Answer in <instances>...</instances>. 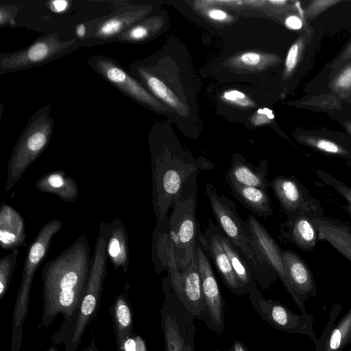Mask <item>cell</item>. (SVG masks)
I'll return each instance as SVG.
<instances>
[{
  "label": "cell",
  "mask_w": 351,
  "mask_h": 351,
  "mask_svg": "<svg viewBox=\"0 0 351 351\" xmlns=\"http://www.w3.org/2000/svg\"><path fill=\"white\" fill-rule=\"evenodd\" d=\"M90 252L88 241L83 234L44 265L43 325L51 324L60 313L69 319L80 307L92 264Z\"/></svg>",
  "instance_id": "1"
},
{
  "label": "cell",
  "mask_w": 351,
  "mask_h": 351,
  "mask_svg": "<svg viewBox=\"0 0 351 351\" xmlns=\"http://www.w3.org/2000/svg\"><path fill=\"white\" fill-rule=\"evenodd\" d=\"M199 172L189 179L170 216L157 223L153 232L152 249L172 252L180 269L186 267L195 257L199 239L195 215L196 180Z\"/></svg>",
  "instance_id": "2"
},
{
  "label": "cell",
  "mask_w": 351,
  "mask_h": 351,
  "mask_svg": "<svg viewBox=\"0 0 351 351\" xmlns=\"http://www.w3.org/2000/svg\"><path fill=\"white\" fill-rule=\"evenodd\" d=\"M51 108V104H46L32 116L13 147L8 164L5 193L48 146L54 126V119L50 115Z\"/></svg>",
  "instance_id": "3"
},
{
  "label": "cell",
  "mask_w": 351,
  "mask_h": 351,
  "mask_svg": "<svg viewBox=\"0 0 351 351\" xmlns=\"http://www.w3.org/2000/svg\"><path fill=\"white\" fill-rule=\"evenodd\" d=\"M62 221L53 218L45 223L29 247L22 271L13 311L11 351H19L23 325L28 312L29 294L35 273L45 258L53 237L60 231Z\"/></svg>",
  "instance_id": "4"
},
{
  "label": "cell",
  "mask_w": 351,
  "mask_h": 351,
  "mask_svg": "<svg viewBox=\"0 0 351 351\" xmlns=\"http://www.w3.org/2000/svg\"><path fill=\"white\" fill-rule=\"evenodd\" d=\"M244 226L255 260L268 285H270L277 277H280L302 313L306 314L304 304L299 301L290 285L283 261L282 250L253 215H248L244 221Z\"/></svg>",
  "instance_id": "5"
},
{
  "label": "cell",
  "mask_w": 351,
  "mask_h": 351,
  "mask_svg": "<svg viewBox=\"0 0 351 351\" xmlns=\"http://www.w3.org/2000/svg\"><path fill=\"white\" fill-rule=\"evenodd\" d=\"M205 189L218 226L230 241L243 253L256 281L262 288H267L269 285L255 260L244 221L237 212L235 204L225 195L219 194L212 184L206 183Z\"/></svg>",
  "instance_id": "6"
},
{
  "label": "cell",
  "mask_w": 351,
  "mask_h": 351,
  "mask_svg": "<svg viewBox=\"0 0 351 351\" xmlns=\"http://www.w3.org/2000/svg\"><path fill=\"white\" fill-rule=\"evenodd\" d=\"M109 235L110 223L103 221L99 226L86 290L71 338V346L74 349L77 348L85 328L99 302L106 276V247Z\"/></svg>",
  "instance_id": "7"
},
{
  "label": "cell",
  "mask_w": 351,
  "mask_h": 351,
  "mask_svg": "<svg viewBox=\"0 0 351 351\" xmlns=\"http://www.w3.org/2000/svg\"><path fill=\"white\" fill-rule=\"evenodd\" d=\"M76 38L60 40L57 34L45 35L19 51L0 54V74L16 72L55 60L79 47Z\"/></svg>",
  "instance_id": "8"
},
{
  "label": "cell",
  "mask_w": 351,
  "mask_h": 351,
  "mask_svg": "<svg viewBox=\"0 0 351 351\" xmlns=\"http://www.w3.org/2000/svg\"><path fill=\"white\" fill-rule=\"evenodd\" d=\"M87 62L94 71L130 99L154 110H165L159 101L116 60L94 55L88 58Z\"/></svg>",
  "instance_id": "9"
},
{
  "label": "cell",
  "mask_w": 351,
  "mask_h": 351,
  "mask_svg": "<svg viewBox=\"0 0 351 351\" xmlns=\"http://www.w3.org/2000/svg\"><path fill=\"white\" fill-rule=\"evenodd\" d=\"M250 300L263 319L277 330L308 336L317 341L313 330L314 317L308 314H296L282 303L265 299L257 287L249 293Z\"/></svg>",
  "instance_id": "10"
},
{
  "label": "cell",
  "mask_w": 351,
  "mask_h": 351,
  "mask_svg": "<svg viewBox=\"0 0 351 351\" xmlns=\"http://www.w3.org/2000/svg\"><path fill=\"white\" fill-rule=\"evenodd\" d=\"M176 298L174 291H168L162 310L165 351H195V317L183 305L176 307Z\"/></svg>",
  "instance_id": "11"
},
{
  "label": "cell",
  "mask_w": 351,
  "mask_h": 351,
  "mask_svg": "<svg viewBox=\"0 0 351 351\" xmlns=\"http://www.w3.org/2000/svg\"><path fill=\"white\" fill-rule=\"evenodd\" d=\"M171 287L184 307L195 317L210 327L196 257L181 270L169 274Z\"/></svg>",
  "instance_id": "12"
},
{
  "label": "cell",
  "mask_w": 351,
  "mask_h": 351,
  "mask_svg": "<svg viewBox=\"0 0 351 351\" xmlns=\"http://www.w3.org/2000/svg\"><path fill=\"white\" fill-rule=\"evenodd\" d=\"M271 188L285 215L305 213L313 216H322L319 202L311 196L295 177L278 176L271 182Z\"/></svg>",
  "instance_id": "13"
},
{
  "label": "cell",
  "mask_w": 351,
  "mask_h": 351,
  "mask_svg": "<svg viewBox=\"0 0 351 351\" xmlns=\"http://www.w3.org/2000/svg\"><path fill=\"white\" fill-rule=\"evenodd\" d=\"M147 12V9L126 10L86 22L88 34L86 39L82 42V45L91 47L113 43L116 38L143 19Z\"/></svg>",
  "instance_id": "14"
},
{
  "label": "cell",
  "mask_w": 351,
  "mask_h": 351,
  "mask_svg": "<svg viewBox=\"0 0 351 351\" xmlns=\"http://www.w3.org/2000/svg\"><path fill=\"white\" fill-rule=\"evenodd\" d=\"M195 257L210 320L209 328L218 335H222L224 330L223 298L208 254L199 241L196 247Z\"/></svg>",
  "instance_id": "15"
},
{
  "label": "cell",
  "mask_w": 351,
  "mask_h": 351,
  "mask_svg": "<svg viewBox=\"0 0 351 351\" xmlns=\"http://www.w3.org/2000/svg\"><path fill=\"white\" fill-rule=\"evenodd\" d=\"M198 241L207 254L212 258L219 275L230 291L237 295L245 294L221 244L218 224L215 225L209 219L208 226L199 234Z\"/></svg>",
  "instance_id": "16"
},
{
  "label": "cell",
  "mask_w": 351,
  "mask_h": 351,
  "mask_svg": "<svg viewBox=\"0 0 351 351\" xmlns=\"http://www.w3.org/2000/svg\"><path fill=\"white\" fill-rule=\"evenodd\" d=\"M341 310V304H332L327 324L315 344V351H351V306L337 321Z\"/></svg>",
  "instance_id": "17"
},
{
  "label": "cell",
  "mask_w": 351,
  "mask_h": 351,
  "mask_svg": "<svg viewBox=\"0 0 351 351\" xmlns=\"http://www.w3.org/2000/svg\"><path fill=\"white\" fill-rule=\"evenodd\" d=\"M282 257L291 288L299 301L304 304L310 296L317 295L313 275L308 266L295 252L282 250Z\"/></svg>",
  "instance_id": "18"
},
{
  "label": "cell",
  "mask_w": 351,
  "mask_h": 351,
  "mask_svg": "<svg viewBox=\"0 0 351 351\" xmlns=\"http://www.w3.org/2000/svg\"><path fill=\"white\" fill-rule=\"evenodd\" d=\"M287 216V220L281 224L280 228L282 238L304 251L312 250L319 239L312 221L313 215L299 212Z\"/></svg>",
  "instance_id": "19"
},
{
  "label": "cell",
  "mask_w": 351,
  "mask_h": 351,
  "mask_svg": "<svg viewBox=\"0 0 351 351\" xmlns=\"http://www.w3.org/2000/svg\"><path fill=\"white\" fill-rule=\"evenodd\" d=\"M267 162L262 161L258 166L247 162L243 158L235 157L226 173L228 184L259 188L268 191L271 187L267 178Z\"/></svg>",
  "instance_id": "20"
},
{
  "label": "cell",
  "mask_w": 351,
  "mask_h": 351,
  "mask_svg": "<svg viewBox=\"0 0 351 351\" xmlns=\"http://www.w3.org/2000/svg\"><path fill=\"white\" fill-rule=\"evenodd\" d=\"M23 216L4 202L0 208V244L2 249L14 250L25 244L26 233Z\"/></svg>",
  "instance_id": "21"
},
{
  "label": "cell",
  "mask_w": 351,
  "mask_h": 351,
  "mask_svg": "<svg viewBox=\"0 0 351 351\" xmlns=\"http://www.w3.org/2000/svg\"><path fill=\"white\" fill-rule=\"evenodd\" d=\"M319 240L328 243L351 262V228L322 216L312 217Z\"/></svg>",
  "instance_id": "22"
},
{
  "label": "cell",
  "mask_w": 351,
  "mask_h": 351,
  "mask_svg": "<svg viewBox=\"0 0 351 351\" xmlns=\"http://www.w3.org/2000/svg\"><path fill=\"white\" fill-rule=\"evenodd\" d=\"M41 192L57 195L66 202H74L79 196V188L75 180L66 175L64 170L48 172L40 177L35 184Z\"/></svg>",
  "instance_id": "23"
},
{
  "label": "cell",
  "mask_w": 351,
  "mask_h": 351,
  "mask_svg": "<svg viewBox=\"0 0 351 351\" xmlns=\"http://www.w3.org/2000/svg\"><path fill=\"white\" fill-rule=\"evenodd\" d=\"M110 223V235L106 253L115 271L121 268L127 274L129 267L128 237L124 224L119 219Z\"/></svg>",
  "instance_id": "24"
},
{
  "label": "cell",
  "mask_w": 351,
  "mask_h": 351,
  "mask_svg": "<svg viewBox=\"0 0 351 351\" xmlns=\"http://www.w3.org/2000/svg\"><path fill=\"white\" fill-rule=\"evenodd\" d=\"M131 74L157 99H159L181 114L185 107L166 84L147 69L137 64L131 65Z\"/></svg>",
  "instance_id": "25"
},
{
  "label": "cell",
  "mask_w": 351,
  "mask_h": 351,
  "mask_svg": "<svg viewBox=\"0 0 351 351\" xmlns=\"http://www.w3.org/2000/svg\"><path fill=\"white\" fill-rule=\"evenodd\" d=\"M228 185L234 197L245 208L263 217L273 215L271 202L267 191L234 183H230Z\"/></svg>",
  "instance_id": "26"
},
{
  "label": "cell",
  "mask_w": 351,
  "mask_h": 351,
  "mask_svg": "<svg viewBox=\"0 0 351 351\" xmlns=\"http://www.w3.org/2000/svg\"><path fill=\"white\" fill-rule=\"evenodd\" d=\"M220 240L227 253L234 274L245 293L256 287V280L243 253L228 239L220 228Z\"/></svg>",
  "instance_id": "27"
},
{
  "label": "cell",
  "mask_w": 351,
  "mask_h": 351,
  "mask_svg": "<svg viewBox=\"0 0 351 351\" xmlns=\"http://www.w3.org/2000/svg\"><path fill=\"white\" fill-rule=\"evenodd\" d=\"M112 315L116 343L119 349L133 334L132 310L125 293L120 294L116 298L112 306Z\"/></svg>",
  "instance_id": "28"
},
{
  "label": "cell",
  "mask_w": 351,
  "mask_h": 351,
  "mask_svg": "<svg viewBox=\"0 0 351 351\" xmlns=\"http://www.w3.org/2000/svg\"><path fill=\"white\" fill-rule=\"evenodd\" d=\"M159 27L160 21L156 18L141 19L116 38L114 42L122 43H141L157 33Z\"/></svg>",
  "instance_id": "29"
},
{
  "label": "cell",
  "mask_w": 351,
  "mask_h": 351,
  "mask_svg": "<svg viewBox=\"0 0 351 351\" xmlns=\"http://www.w3.org/2000/svg\"><path fill=\"white\" fill-rule=\"evenodd\" d=\"M19 250H12V252L0 259V299L6 293L14 270L17 263Z\"/></svg>",
  "instance_id": "30"
},
{
  "label": "cell",
  "mask_w": 351,
  "mask_h": 351,
  "mask_svg": "<svg viewBox=\"0 0 351 351\" xmlns=\"http://www.w3.org/2000/svg\"><path fill=\"white\" fill-rule=\"evenodd\" d=\"M316 173L324 183L332 187L345 198L351 213V188L326 172L317 170Z\"/></svg>",
  "instance_id": "31"
},
{
  "label": "cell",
  "mask_w": 351,
  "mask_h": 351,
  "mask_svg": "<svg viewBox=\"0 0 351 351\" xmlns=\"http://www.w3.org/2000/svg\"><path fill=\"white\" fill-rule=\"evenodd\" d=\"M223 99L241 107L254 106V103L243 93L237 90H229L223 93Z\"/></svg>",
  "instance_id": "32"
},
{
  "label": "cell",
  "mask_w": 351,
  "mask_h": 351,
  "mask_svg": "<svg viewBox=\"0 0 351 351\" xmlns=\"http://www.w3.org/2000/svg\"><path fill=\"white\" fill-rule=\"evenodd\" d=\"M237 61L245 67L255 68L263 63V56L256 52L248 51L239 56Z\"/></svg>",
  "instance_id": "33"
},
{
  "label": "cell",
  "mask_w": 351,
  "mask_h": 351,
  "mask_svg": "<svg viewBox=\"0 0 351 351\" xmlns=\"http://www.w3.org/2000/svg\"><path fill=\"white\" fill-rule=\"evenodd\" d=\"M119 351H147V350L141 337L131 336L125 341Z\"/></svg>",
  "instance_id": "34"
},
{
  "label": "cell",
  "mask_w": 351,
  "mask_h": 351,
  "mask_svg": "<svg viewBox=\"0 0 351 351\" xmlns=\"http://www.w3.org/2000/svg\"><path fill=\"white\" fill-rule=\"evenodd\" d=\"M315 146L319 150L332 154H341L343 153L341 148L336 143L324 139H320L314 142Z\"/></svg>",
  "instance_id": "35"
},
{
  "label": "cell",
  "mask_w": 351,
  "mask_h": 351,
  "mask_svg": "<svg viewBox=\"0 0 351 351\" xmlns=\"http://www.w3.org/2000/svg\"><path fill=\"white\" fill-rule=\"evenodd\" d=\"M298 55V45L294 44L291 47L286 58V68L287 71H291L295 67Z\"/></svg>",
  "instance_id": "36"
},
{
  "label": "cell",
  "mask_w": 351,
  "mask_h": 351,
  "mask_svg": "<svg viewBox=\"0 0 351 351\" xmlns=\"http://www.w3.org/2000/svg\"><path fill=\"white\" fill-rule=\"evenodd\" d=\"M257 113L258 114L252 119V122L256 125H261L267 122L268 119L265 118V115L274 117L272 112L267 108L259 109Z\"/></svg>",
  "instance_id": "37"
},
{
  "label": "cell",
  "mask_w": 351,
  "mask_h": 351,
  "mask_svg": "<svg viewBox=\"0 0 351 351\" xmlns=\"http://www.w3.org/2000/svg\"><path fill=\"white\" fill-rule=\"evenodd\" d=\"M75 38L79 40L82 44V42L86 39L88 34V29L86 23H82L77 25L75 27Z\"/></svg>",
  "instance_id": "38"
},
{
  "label": "cell",
  "mask_w": 351,
  "mask_h": 351,
  "mask_svg": "<svg viewBox=\"0 0 351 351\" xmlns=\"http://www.w3.org/2000/svg\"><path fill=\"white\" fill-rule=\"evenodd\" d=\"M337 83L343 88L351 86V69H347L339 77Z\"/></svg>",
  "instance_id": "39"
},
{
  "label": "cell",
  "mask_w": 351,
  "mask_h": 351,
  "mask_svg": "<svg viewBox=\"0 0 351 351\" xmlns=\"http://www.w3.org/2000/svg\"><path fill=\"white\" fill-rule=\"evenodd\" d=\"M11 21H14L12 14L8 12V9L4 8V7L1 5L0 9L1 26L7 25L8 23L11 24Z\"/></svg>",
  "instance_id": "40"
},
{
  "label": "cell",
  "mask_w": 351,
  "mask_h": 351,
  "mask_svg": "<svg viewBox=\"0 0 351 351\" xmlns=\"http://www.w3.org/2000/svg\"><path fill=\"white\" fill-rule=\"evenodd\" d=\"M207 15L215 21H223L228 17V14L224 11L219 9L209 10L207 12Z\"/></svg>",
  "instance_id": "41"
},
{
  "label": "cell",
  "mask_w": 351,
  "mask_h": 351,
  "mask_svg": "<svg viewBox=\"0 0 351 351\" xmlns=\"http://www.w3.org/2000/svg\"><path fill=\"white\" fill-rule=\"evenodd\" d=\"M285 23L288 27L293 29H300L302 25L301 20L295 16H289L286 19Z\"/></svg>",
  "instance_id": "42"
},
{
  "label": "cell",
  "mask_w": 351,
  "mask_h": 351,
  "mask_svg": "<svg viewBox=\"0 0 351 351\" xmlns=\"http://www.w3.org/2000/svg\"><path fill=\"white\" fill-rule=\"evenodd\" d=\"M51 8L58 12H63L69 7V2L66 1H55L51 2Z\"/></svg>",
  "instance_id": "43"
},
{
  "label": "cell",
  "mask_w": 351,
  "mask_h": 351,
  "mask_svg": "<svg viewBox=\"0 0 351 351\" xmlns=\"http://www.w3.org/2000/svg\"><path fill=\"white\" fill-rule=\"evenodd\" d=\"M86 351H98L95 346L94 341H91L90 344L89 345L88 348Z\"/></svg>",
  "instance_id": "44"
},
{
  "label": "cell",
  "mask_w": 351,
  "mask_h": 351,
  "mask_svg": "<svg viewBox=\"0 0 351 351\" xmlns=\"http://www.w3.org/2000/svg\"><path fill=\"white\" fill-rule=\"evenodd\" d=\"M271 2L274 3H283L285 1H271Z\"/></svg>",
  "instance_id": "45"
},
{
  "label": "cell",
  "mask_w": 351,
  "mask_h": 351,
  "mask_svg": "<svg viewBox=\"0 0 351 351\" xmlns=\"http://www.w3.org/2000/svg\"><path fill=\"white\" fill-rule=\"evenodd\" d=\"M47 351H57V349L55 348H51L48 349Z\"/></svg>",
  "instance_id": "46"
}]
</instances>
